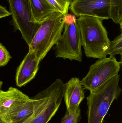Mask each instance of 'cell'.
<instances>
[{
	"mask_svg": "<svg viewBox=\"0 0 122 123\" xmlns=\"http://www.w3.org/2000/svg\"><path fill=\"white\" fill-rule=\"evenodd\" d=\"M102 21L87 16H80L77 19L82 46L87 57L100 59L107 55L110 41Z\"/></svg>",
	"mask_w": 122,
	"mask_h": 123,
	"instance_id": "6da1fadb",
	"label": "cell"
},
{
	"mask_svg": "<svg viewBox=\"0 0 122 123\" xmlns=\"http://www.w3.org/2000/svg\"><path fill=\"white\" fill-rule=\"evenodd\" d=\"M119 74L95 89L87 98L88 123H103L114 100L117 99L122 89Z\"/></svg>",
	"mask_w": 122,
	"mask_h": 123,
	"instance_id": "7a4b0ae2",
	"label": "cell"
},
{
	"mask_svg": "<svg viewBox=\"0 0 122 123\" xmlns=\"http://www.w3.org/2000/svg\"><path fill=\"white\" fill-rule=\"evenodd\" d=\"M64 84L57 79L48 87L39 92L34 99L32 115L23 123H48L56 113L64 98Z\"/></svg>",
	"mask_w": 122,
	"mask_h": 123,
	"instance_id": "3957f363",
	"label": "cell"
},
{
	"mask_svg": "<svg viewBox=\"0 0 122 123\" xmlns=\"http://www.w3.org/2000/svg\"><path fill=\"white\" fill-rule=\"evenodd\" d=\"M64 16L57 12L42 22L29 45V50L34 52L40 62L61 37L64 27Z\"/></svg>",
	"mask_w": 122,
	"mask_h": 123,
	"instance_id": "277c9868",
	"label": "cell"
},
{
	"mask_svg": "<svg viewBox=\"0 0 122 123\" xmlns=\"http://www.w3.org/2000/svg\"><path fill=\"white\" fill-rule=\"evenodd\" d=\"M9 12L12 16L10 21L14 29L21 32L28 45L31 43L41 24L34 21L29 0H8Z\"/></svg>",
	"mask_w": 122,
	"mask_h": 123,
	"instance_id": "5b68a950",
	"label": "cell"
},
{
	"mask_svg": "<svg viewBox=\"0 0 122 123\" xmlns=\"http://www.w3.org/2000/svg\"><path fill=\"white\" fill-rule=\"evenodd\" d=\"M122 62L115 57L99 59L90 67L87 74L81 82L85 89L91 91L118 74Z\"/></svg>",
	"mask_w": 122,
	"mask_h": 123,
	"instance_id": "8992f818",
	"label": "cell"
},
{
	"mask_svg": "<svg viewBox=\"0 0 122 123\" xmlns=\"http://www.w3.org/2000/svg\"><path fill=\"white\" fill-rule=\"evenodd\" d=\"M63 31L54 48L56 57L81 62V38L77 20L69 24H64Z\"/></svg>",
	"mask_w": 122,
	"mask_h": 123,
	"instance_id": "52a82bcc",
	"label": "cell"
},
{
	"mask_svg": "<svg viewBox=\"0 0 122 123\" xmlns=\"http://www.w3.org/2000/svg\"><path fill=\"white\" fill-rule=\"evenodd\" d=\"M69 8L75 16L110 19V0H73Z\"/></svg>",
	"mask_w": 122,
	"mask_h": 123,
	"instance_id": "ba28073f",
	"label": "cell"
},
{
	"mask_svg": "<svg viewBox=\"0 0 122 123\" xmlns=\"http://www.w3.org/2000/svg\"><path fill=\"white\" fill-rule=\"evenodd\" d=\"M30 99L14 87H9L5 91L0 90V119L11 123L9 119L10 115Z\"/></svg>",
	"mask_w": 122,
	"mask_h": 123,
	"instance_id": "9c48e42d",
	"label": "cell"
},
{
	"mask_svg": "<svg viewBox=\"0 0 122 123\" xmlns=\"http://www.w3.org/2000/svg\"><path fill=\"white\" fill-rule=\"evenodd\" d=\"M40 62L35 52L29 50L16 70V81L17 86H23L35 78Z\"/></svg>",
	"mask_w": 122,
	"mask_h": 123,
	"instance_id": "30bf717a",
	"label": "cell"
},
{
	"mask_svg": "<svg viewBox=\"0 0 122 123\" xmlns=\"http://www.w3.org/2000/svg\"><path fill=\"white\" fill-rule=\"evenodd\" d=\"M85 89L77 77H72L64 84V98L67 111L72 112L79 107L85 97Z\"/></svg>",
	"mask_w": 122,
	"mask_h": 123,
	"instance_id": "8fae6325",
	"label": "cell"
},
{
	"mask_svg": "<svg viewBox=\"0 0 122 123\" xmlns=\"http://www.w3.org/2000/svg\"><path fill=\"white\" fill-rule=\"evenodd\" d=\"M34 22L41 24L56 11L46 0H29Z\"/></svg>",
	"mask_w": 122,
	"mask_h": 123,
	"instance_id": "7c38bea8",
	"label": "cell"
},
{
	"mask_svg": "<svg viewBox=\"0 0 122 123\" xmlns=\"http://www.w3.org/2000/svg\"><path fill=\"white\" fill-rule=\"evenodd\" d=\"M35 100L33 98L22 105L9 116L11 123H23L26 121L33 112Z\"/></svg>",
	"mask_w": 122,
	"mask_h": 123,
	"instance_id": "4fadbf2b",
	"label": "cell"
},
{
	"mask_svg": "<svg viewBox=\"0 0 122 123\" xmlns=\"http://www.w3.org/2000/svg\"><path fill=\"white\" fill-rule=\"evenodd\" d=\"M110 19L115 24L122 21V0H110Z\"/></svg>",
	"mask_w": 122,
	"mask_h": 123,
	"instance_id": "5bb4252c",
	"label": "cell"
},
{
	"mask_svg": "<svg viewBox=\"0 0 122 123\" xmlns=\"http://www.w3.org/2000/svg\"><path fill=\"white\" fill-rule=\"evenodd\" d=\"M122 54V34L115 38L114 40L110 41V45L107 52V55L110 57H115L116 55Z\"/></svg>",
	"mask_w": 122,
	"mask_h": 123,
	"instance_id": "9a60e30c",
	"label": "cell"
},
{
	"mask_svg": "<svg viewBox=\"0 0 122 123\" xmlns=\"http://www.w3.org/2000/svg\"><path fill=\"white\" fill-rule=\"evenodd\" d=\"M57 11L65 16L68 14L71 2L69 0H46Z\"/></svg>",
	"mask_w": 122,
	"mask_h": 123,
	"instance_id": "2e32d148",
	"label": "cell"
},
{
	"mask_svg": "<svg viewBox=\"0 0 122 123\" xmlns=\"http://www.w3.org/2000/svg\"><path fill=\"white\" fill-rule=\"evenodd\" d=\"M81 117V110L79 107L71 112L67 111L61 123H78Z\"/></svg>",
	"mask_w": 122,
	"mask_h": 123,
	"instance_id": "e0dca14e",
	"label": "cell"
},
{
	"mask_svg": "<svg viewBox=\"0 0 122 123\" xmlns=\"http://www.w3.org/2000/svg\"><path fill=\"white\" fill-rule=\"evenodd\" d=\"M11 58V56L7 49L0 43V67L6 65Z\"/></svg>",
	"mask_w": 122,
	"mask_h": 123,
	"instance_id": "ac0fdd59",
	"label": "cell"
},
{
	"mask_svg": "<svg viewBox=\"0 0 122 123\" xmlns=\"http://www.w3.org/2000/svg\"><path fill=\"white\" fill-rule=\"evenodd\" d=\"M63 20L64 24H69L76 21L77 18L75 15L68 13L64 16Z\"/></svg>",
	"mask_w": 122,
	"mask_h": 123,
	"instance_id": "d6986e66",
	"label": "cell"
},
{
	"mask_svg": "<svg viewBox=\"0 0 122 123\" xmlns=\"http://www.w3.org/2000/svg\"><path fill=\"white\" fill-rule=\"evenodd\" d=\"M11 15V13L5 8L0 6V19L9 16Z\"/></svg>",
	"mask_w": 122,
	"mask_h": 123,
	"instance_id": "ffe728a7",
	"label": "cell"
},
{
	"mask_svg": "<svg viewBox=\"0 0 122 123\" xmlns=\"http://www.w3.org/2000/svg\"><path fill=\"white\" fill-rule=\"evenodd\" d=\"M0 123H9L3 120H1L0 119Z\"/></svg>",
	"mask_w": 122,
	"mask_h": 123,
	"instance_id": "44dd1931",
	"label": "cell"
},
{
	"mask_svg": "<svg viewBox=\"0 0 122 123\" xmlns=\"http://www.w3.org/2000/svg\"><path fill=\"white\" fill-rule=\"evenodd\" d=\"M3 82L0 81V89H1V87H2V85H3Z\"/></svg>",
	"mask_w": 122,
	"mask_h": 123,
	"instance_id": "7402d4cb",
	"label": "cell"
},
{
	"mask_svg": "<svg viewBox=\"0 0 122 123\" xmlns=\"http://www.w3.org/2000/svg\"><path fill=\"white\" fill-rule=\"evenodd\" d=\"M69 1H71V2H72V0H69Z\"/></svg>",
	"mask_w": 122,
	"mask_h": 123,
	"instance_id": "603a6c76",
	"label": "cell"
},
{
	"mask_svg": "<svg viewBox=\"0 0 122 123\" xmlns=\"http://www.w3.org/2000/svg\"><path fill=\"white\" fill-rule=\"evenodd\" d=\"M73 0H72V1H73Z\"/></svg>",
	"mask_w": 122,
	"mask_h": 123,
	"instance_id": "cb8c5ba5",
	"label": "cell"
}]
</instances>
